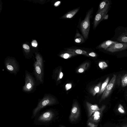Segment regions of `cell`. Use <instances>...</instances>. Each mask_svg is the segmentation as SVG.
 Wrapping results in <instances>:
<instances>
[{"instance_id":"cell-1","label":"cell","mask_w":127,"mask_h":127,"mask_svg":"<svg viewBox=\"0 0 127 127\" xmlns=\"http://www.w3.org/2000/svg\"><path fill=\"white\" fill-rule=\"evenodd\" d=\"M35 58L36 61L33 65V73L37 86L43 84L44 82V62L42 57L39 54H36Z\"/></svg>"},{"instance_id":"cell-2","label":"cell","mask_w":127,"mask_h":127,"mask_svg":"<svg viewBox=\"0 0 127 127\" xmlns=\"http://www.w3.org/2000/svg\"><path fill=\"white\" fill-rule=\"evenodd\" d=\"M93 9L92 8L88 11L84 20L81 23L80 28L83 36L85 40L88 38L90 28V19Z\"/></svg>"},{"instance_id":"cell-3","label":"cell","mask_w":127,"mask_h":127,"mask_svg":"<svg viewBox=\"0 0 127 127\" xmlns=\"http://www.w3.org/2000/svg\"><path fill=\"white\" fill-rule=\"evenodd\" d=\"M25 84L22 88L23 91L25 92L30 93L34 90L36 85L35 79L28 71L25 72Z\"/></svg>"},{"instance_id":"cell-4","label":"cell","mask_w":127,"mask_h":127,"mask_svg":"<svg viewBox=\"0 0 127 127\" xmlns=\"http://www.w3.org/2000/svg\"><path fill=\"white\" fill-rule=\"evenodd\" d=\"M4 63L6 69L10 73L16 75L19 70V64L14 58H6L5 60Z\"/></svg>"},{"instance_id":"cell-5","label":"cell","mask_w":127,"mask_h":127,"mask_svg":"<svg viewBox=\"0 0 127 127\" xmlns=\"http://www.w3.org/2000/svg\"><path fill=\"white\" fill-rule=\"evenodd\" d=\"M113 37L115 41L122 43H127V27H118L115 30Z\"/></svg>"},{"instance_id":"cell-6","label":"cell","mask_w":127,"mask_h":127,"mask_svg":"<svg viewBox=\"0 0 127 127\" xmlns=\"http://www.w3.org/2000/svg\"><path fill=\"white\" fill-rule=\"evenodd\" d=\"M110 5L108 6L102 10L97 12L94 18L93 28H96L98 24L103 19H105L106 14L110 8Z\"/></svg>"},{"instance_id":"cell-7","label":"cell","mask_w":127,"mask_h":127,"mask_svg":"<svg viewBox=\"0 0 127 127\" xmlns=\"http://www.w3.org/2000/svg\"><path fill=\"white\" fill-rule=\"evenodd\" d=\"M56 102V99L50 94H45L39 102L37 108L40 109L47 105L55 104Z\"/></svg>"},{"instance_id":"cell-8","label":"cell","mask_w":127,"mask_h":127,"mask_svg":"<svg viewBox=\"0 0 127 127\" xmlns=\"http://www.w3.org/2000/svg\"><path fill=\"white\" fill-rule=\"evenodd\" d=\"M80 109L78 103L75 101L73 103L69 116V119L71 122L77 120L80 115Z\"/></svg>"},{"instance_id":"cell-9","label":"cell","mask_w":127,"mask_h":127,"mask_svg":"<svg viewBox=\"0 0 127 127\" xmlns=\"http://www.w3.org/2000/svg\"><path fill=\"white\" fill-rule=\"evenodd\" d=\"M105 107V106L103 105L100 108L99 110L94 112L93 115L89 118L87 122H89L95 124L98 123L101 118L103 112Z\"/></svg>"},{"instance_id":"cell-10","label":"cell","mask_w":127,"mask_h":127,"mask_svg":"<svg viewBox=\"0 0 127 127\" xmlns=\"http://www.w3.org/2000/svg\"><path fill=\"white\" fill-rule=\"evenodd\" d=\"M116 75H113V76L106 88L104 91L102 96L99 101V102L107 97L110 94L114 87L116 79Z\"/></svg>"},{"instance_id":"cell-11","label":"cell","mask_w":127,"mask_h":127,"mask_svg":"<svg viewBox=\"0 0 127 127\" xmlns=\"http://www.w3.org/2000/svg\"><path fill=\"white\" fill-rule=\"evenodd\" d=\"M127 49V43H117L107 48L106 51L112 53L118 52Z\"/></svg>"},{"instance_id":"cell-12","label":"cell","mask_w":127,"mask_h":127,"mask_svg":"<svg viewBox=\"0 0 127 127\" xmlns=\"http://www.w3.org/2000/svg\"><path fill=\"white\" fill-rule=\"evenodd\" d=\"M86 105L87 108L88 116L89 118L95 111L99 110L100 108L96 105H93L87 101L86 102Z\"/></svg>"},{"instance_id":"cell-13","label":"cell","mask_w":127,"mask_h":127,"mask_svg":"<svg viewBox=\"0 0 127 127\" xmlns=\"http://www.w3.org/2000/svg\"><path fill=\"white\" fill-rule=\"evenodd\" d=\"M118 42H119L117 41L108 40L102 42L97 46V48L106 50L108 48L112 47L116 43Z\"/></svg>"},{"instance_id":"cell-14","label":"cell","mask_w":127,"mask_h":127,"mask_svg":"<svg viewBox=\"0 0 127 127\" xmlns=\"http://www.w3.org/2000/svg\"><path fill=\"white\" fill-rule=\"evenodd\" d=\"M70 53L76 54H81L86 55L88 57L89 56L88 54V52L83 49L77 48H69L67 49L66 51Z\"/></svg>"},{"instance_id":"cell-15","label":"cell","mask_w":127,"mask_h":127,"mask_svg":"<svg viewBox=\"0 0 127 127\" xmlns=\"http://www.w3.org/2000/svg\"><path fill=\"white\" fill-rule=\"evenodd\" d=\"M80 7L76 8L67 12L62 16V19H69L72 18L79 11Z\"/></svg>"},{"instance_id":"cell-16","label":"cell","mask_w":127,"mask_h":127,"mask_svg":"<svg viewBox=\"0 0 127 127\" xmlns=\"http://www.w3.org/2000/svg\"><path fill=\"white\" fill-rule=\"evenodd\" d=\"M85 40L83 36L77 30L74 38L75 43L77 44H81L85 42Z\"/></svg>"},{"instance_id":"cell-17","label":"cell","mask_w":127,"mask_h":127,"mask_svg":"<svg viewBox=\"0 0 127 127\" xmlns=\"http://www.w3.org/2000/svg\"><path fill=\"white\" fill-rule=\"evenodd\" d=\"M110 2L109 0H104L102 1L100 3L97 12H99L107 7L110 6Z\"/></svg>"},{"instance_id":"cell-18","label":"cell","mask_w":127,"mask_h":127,"mask_svg":"<svg viewBox=\"0 0 127 127\" xmlns=\"http://www.w3.org/2000/svg\"><path fill=\"white\" fill-rule=\"evenodd\" d=\"M76 55V54L65 51L64 53L60 54V56L63 58L67 59Z\"/></svg>"},{"instance_id":"cell-19","label":"cell","mask_w":127,"mask_h":127,"mask_svg":"<svg viewBox=\"0 0 127 127\" xmlns=\"http://www.w3.org/2000/svg\"><path fill=\"white\" fill-rule=\"evenodd\" d=\"M109 79V77H107L102 84L99 93V94H101L105 90L108 84Z\"/></svg>"},{"instance_id":"cell-20","label":"cell","mask_w":127,"mask_h":127,"mask_svg":"<svg viewBox=\"0 0 127 127\" xmlns=\"http://www.w3.org/2000/svg\"><path fill=\"white\" fill-rule=\"evenodd\" d=\"M52 113L50 112H47L44 113L41 117V120H48L50 119L53 117Z\"/></svg>"},{"instance_id":"cell-21","label":"cell","mask_w":127,"mask_h":127,"mask_svg":"<svg viewBox=\"0 0 127 127\" xmlns=\"http://www.w3.org/2000/svg\"><path fill=\"white\" fill-rule=\"evenodd\" d=\"M101 83H99L91 90L93 95H95L97 93H99L101 87Z\"/></svg>"},{"instance_id":"cell-22","label":"cell","mask_w":127,"mask_h":127,"mask_svg":"<svg viewBox=\"0 0 127 127\" xmlns=\"http://www.w3.org/2000/svg\"><path fill=\"white\" fill-rule=\"evenodd\" d=\"M121 85L123 87L127 86V74H125L122 77L121 79Z\"/></svg>"},{"instance_id":"cell-23","label":"cell","mask_w":127,"mask_h":127,"mask_svg":"<svg viewBox=\"0 0 127 127\" xmlns=\"http://www.w3.org/2000/svg\"><path fill=\"white\" fill-rule=\"evenodd\" d=\"M99 66L101 69H104L108 66V65L104 62H101L99 63Z\"/></svg>"},{"instance_id":"cell-24","label":"cell","mask_w":127,"mask_h":127,"mask_svg":"<svg viewBox=\"0 0 127 127\" xmlns=\"http://www.w3.org/2000/svg\"><path fill=\"white\" fill-rule=\"evenodd\" d=\"M118 110L121 113L124 114L125 113V111L123 106L121 104H119L118 106Z\"/></svg>"},{"instance_id":"cell-25","label":"cell","mask_w":127,"mask_h":127,"mask_svg":"<svg viewBox=\"0 0 127 127\" xmlns=\"http://www.w3.org/2000/svg\"><path fill=\"white\" fill-rule=\"evenodd\" d=\"M87 126L89 127H97L98 125L90 122H87Z\"/></svg>"},{"instance_id":"cell-26","label":"cell","mask_w":127,"mask_h":127,"mask_svg":"<svg viewBox=\"0 0 127 127\" xmlns=\"http://www.w3.org/2000/svg\"><path fill=\"white\" fill-rule=\"evenodd\" d=\"M72 86L71 83H68L66 84L65 88L66 90L67 91L71 88Z\"/></svg>"},{"instance_id":"cell-27","label":"cell","mask_w":127,"mask_h":127,"mask_svg":"<svg viewBox=\"0 0 127 127\" xmlns=\"http://www.w3.org/2000/svg\"><path fill=\"white\" fill-rule=\"evenodd\" d=\"M63 72L62 71H60L59 75H58L57 81H58L61 79L63 77Z\"/></svg>"},{"instance_id":"cell-28","label":"cell","mask_w":127,"mask_h":127,"mask_svg":"<svg viewBox=\"0 0 127 127\" xmlns=\"http://www.w3.org/2000/svg\"><path fill=\"white\" fill-rule=\"evenodd\" d=\"M88 54L89 56L93 57H95L97 56V55L95 52H92L89 53H88Z\"/></svg>"},{"instance_id":"cell-29","label":"cell","mask_w":127,"mask_h":127,"mask_svg":"<svg viewBox=\"0 0 127 127\" xmlns=\"http://www.w3.org/2000/svg\"><path fill=\"white\" fill-rule=\"evenodd\" d=\"M32 45L33 46L36 47L37 45L36 41L35 40H33L32 43Z\"/></svg>"},{"instance_id":"cell-30","label":"cell","mask_w":127,"mask_h":127,"mask_svg":"<svg viewBox=\"0 0 127 127\" xmlns=\"http://www.w3.org/2000/svg\"><path fill=\"white\" fill-rule=\"evenodd\" d=\"M23 48L29 50L30 49L29 47L27 45L24 44L23 45Z\"/></svg>"},{"instance_id":"cell-31","label":"cell","mask_w":127,"mask_h":127,"mask_svg":"<svg viewBox=\"0 0 127 127\" xmlns=\"http://www.w3.org/2000/svg\"><path fill=\"white\" fill-rule=\"evenodd\" d=\"M85 70V69L81 67L79 68L78 70V72L80 73H81L83 72Z\"/></svg>"},{"instance_id":"cell-32","label":"cell","mask_w":127,"mask_h":127,"mask_svg":"<svg viewBox=\"0 0 127 127\" xmlns=\"http://www.w3.org/2000/svg\"><path fill=\"white\" fill-rule=\"evenodd\" d=\"M61 2L60 1H58L56 2L54 4V5L55 6H58L60 3Z\"/></svg>"},{"instance_id":"cell-33","label":"cell","mask_w":127,"mask_h":127,"mask_svg":"<svg viewBox=\"0 0 127 127\" xmlns=\"http://www.w3.org/2000/svg\"><path fill=\"white\" fill-rule=\"evenodd\" d=\"M127 127V125L123 126V127Z\"/></svg>"}]
</instances>
